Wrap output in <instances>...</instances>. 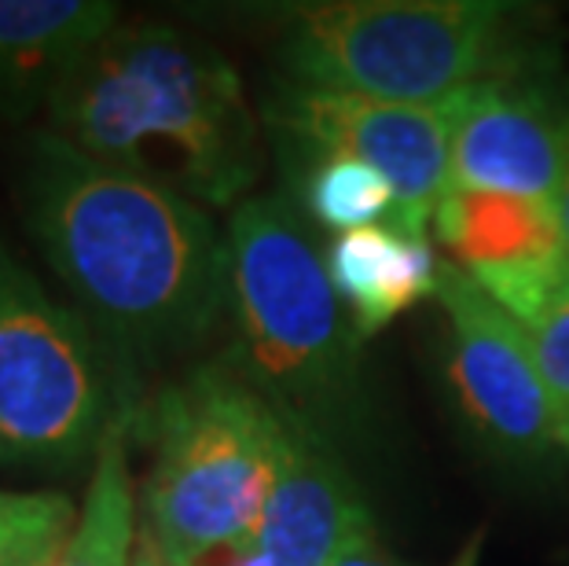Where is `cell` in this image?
<instances>
[{
	"label": "cell",
	"instance_id": "cell-1",
	"mask_svg": "<svg viewBox=\"0 0 569 566\" xmlns=\"http://www.w3.org/2000/svg\"><path fill=\"white\" fill-rule=\"evenodd\" d=\"M16 207L122 365L191 354L228 312V236L210 210L89 159L52 129L22 140Z\"/></svg>",
	"mask_w": 569,
	"mask_h": 566
},
{
	"label": "cell",
	"instance_id": "cell-2",
	"mask_svg": "<svg viewBox=\"0 0 569 566\" xmlns=\"http://www.w3.org/2000/svg\"><path fill=\"white\" fill-rule=\"evenodd\" d=\"M48 129L206 210L239 207L261 177V132L239 70L169 22H118L59 86Z\"/></svg>",
	"mask_w": 569,
	"mask_h": 566
},
{
	"label": "cell",
	"instance_id": "cell-3",
	"mask_svg": "<svg viewBox=\"0 0 569 566\" xmlns=\"http://www.w3.org/2000/svg\"><path fill=\"white\" fill-rule=\"evenodd\" d=\"M228 317L236 324L224 360L290 427L335 445L360 430V342L327 276L298 202L250 196L228 221Z\"/></svg>",
	"mask_w": 569,
	"mask_h": 566
},
{
	"label": "cell",
	"instance_id": "cell-4",
	"mask_svg": "<svg viewBox=\"0 0 569 566\" xmlns=\"http://www.w3.org/2000/svg\"><path fill=\"white\" fill-rule=\"evenodd\" d=\"M140 427L151 438L143 529L166 566H210L258 537L290 427L228 360L162 387Z\"/></svg>",
	"mask_w": 569,
	"mask_h": 566
},
{
	"label": "cell",
	"instance_id": "cell-5",
	"mask_svg": "<svg viewBox=\"0 0 569 566\" xmlns=\"http://www.w3.org/2000/svg\"><path fill=\"white\" fill-rule=\"evenodd\" d=\"M515 8L492 0H327L280 19L287 81L390 103H441L518 56Z\"/></svg>",
	"mask_w": 569,
	"mask_h": 566
},
{
	"label": "cell",
	"instance_id": "cell-6",
	"mask_svg": "<svg viewBox=\"0 0 569 566\" xmlns=\"http://www.w3.org/2000/svg\"><path fill=\"white\" fill-rule=\"evenodd\" d=\"M118 408L92 324L0 244V460L81 464Z\"/></svg>",
	"mask_w": 569,
	"mask_h": 566
},
{
	"label": "cell",
	"instance_id": "cell-7",
	"mask_svg": "<svg viewBox=\"0 0 569 566\" xmlns=\"http://www.w3.org/2000/svg\"><path fill=\"white\" fill-rule=\"evenodd\" d=\"M463 92L441 103H390L283 78L264 100V122L283 140L287 159L338 155L386 173L397 191L393 228L427 239L433 214L448 196Z\"/></svg>",
	"mask_w": 569,
	"mask_h": 566
},
{
	"label": "cell",
	"instance_id": "cell-8",
	"mask_svg": "<svg viewBox=\"0 0 569 566\" xmlns=\"http://www.w3.org/2000/svg\"><path fill=\"white\" fill-rule=\"evenodd\" d=\"M445 379L456 419L478 449L518 471H540L562 449L559 408L529 335L459 265H441Z\"/></svg>",
	"mask_w": 569,
	"mask_h": 566
},
{
	"label": "cell",
	"instance_id": "cell-9",
	"mask_svg": "<svg viewBox=\"0 0 569 566\" xmlns=\"http://www.w3.org/2000/svg\"><path fill=\"white\" fill-rule=\"evenodd\" d=\"M569 155V78L540 41L463 92L448 188L555 202Z\"/></svg>",
	"mask_w": 569,
	"mask_h": 566
},
{
	"label": "cell",
	"instance_id": "cell-10",
	"mask_svg": "<svg viewBox=\"0 0 569 566\" xmlns=\"http://www.w3.org/2000/svg\"><path fill=\"white\" fill-rule=\"evenodd\" d=\"M430 228L452 265L526 331L569 287L555 202L448 188Z\"/></svg>",
	"mask_w": 569,
	"mask_h": 566
},
{
	"label": "cell",
	"instance_id": "cell-11",
	"mask_svg": "<svg viewBox=\"0 0 569 566\" xmlns=\"http://www.w3.org/2000/svg\"><path fill=\"white\" fill-rule=\"evenodd\" d=\"M365 537H375L371 508L357 478L335 456V445L290 427L253 540L276 566H331Z\"/></svg>",
	"mask_w": 569,
	"mask_h": 566
},
{
	"label": "cell",
	"instance_id": "cell-12",
	"mask_svg": "<svg viewBox=\"0 0 569 566\" xmlns=\"http://www.w3.org/2000/svg\"><path fill=\"white\" fill-rule=\"evenodd\" d=\"M122 16L107 0H0V126L48 111Z\"/></svg>",
	"mask_w": 569,
	"mask_h": 566
},
{
	"label": "cell",
	"instance_id": "cell-13",
	"mask_svg": "<svg viewBox=\"0 0 569 566\" xmlns=\"http://www.w3.org/2000/svg\"><path fill=\"white\" fill-rule=\"evenodd\" d=\"M323 261L360 342L441 287V261L427 239H411L393 225L357 228L331 239Z\"/></svg>",
	"mask_w": 569,
	"mask_h": 566
},
{
	"label": "cell",
	"instance_id": "cell-14",
	"mask_svg": "<svg viewBox=\"0 0 569 566\" xmlns=\"http://www.w3.org/2000/svg\"><path fill=\"white\" fill-rule=\"evenodd\" d=\"M137 405L118 397V408L92 453V478L74 529L44 566H132L140 540L137 489L129 467V435L137 427Z\"/></svg>",
	"mask_w": 569,
	"mask_h": 566
},
{
	"label": "cell",
	"instance_id": "cell-15",
	"mask_svg": "<svg viewBox=\"0 0 569 566\" xmlns=\"http://www.w3.org/2000/svg\"><path fill=\"white\" fill-rule=\"evenodd\" d=\"M287 170L298 191V207L338 236L379 225L397 210V191L386 173L357 159H338V155L290 159Z\"/></svg>",
	"mask_w": 569,
	"mask_h": 566
},
{
	"label": "cell",
	"instance_id": "cell-16",
	"mask_svg": "<svg viewBox=\"0 0 569 566\" xmlns=\"http://www.w3.org/2000/svg\"><path fill=\"white\" fill-rule=\"evenodd\" d=\"M59 489H0V566H44L78 523Z\"/></svg>",
	"mask_w": 569,
	"mask_h": 566
},
{
	"label": "cell",
	"instance_id": "cell-17",
	"mask_svg": "<svg viewBox=\"0 0 569 566\" xmlns=\"http://www.w3.org/2000/svg\"><path fill=\"white\" fill-rule=\"evenodd\" d=\"M532 357L548 390L559 408V427H562V449L569 456V287L543 309V317L526 331Z\"/></svg>",
	"mask_w": 569,
	"mask_h": 566
},
{
	"label": "cell",
	"instance_id": "cell-18",
	"mask_svg": "<svg viewBox=\"0 0 569 566\" xmlns=\"http://www.w3.org/2000/svg\"><path fill=\"white\" fill-rule=\"evenodd\" d=\"M331 566H411V563H405L401 556H393V552H386L379 545V537H365V540H357L346 556H338Z\"/></svg>",
	"mask_w": 569,
	"mask_h": 566
},
{
	"label": "cell",
	"instance_id": "cell-19",
	"mask_svg": "<svg viewBox=\"0 0 569 566\" xmlns=\"http://www.w3.org/2000/svg\"><path fill=\"white\" fill-rule=\"evenodd\" d=\"M213 566H276V563L258 540H247V545H236V548H228L224 556H217Z\"/></svg>",
	"mask_w": 569,
	"mask_h": 566
},
{
	"label": "cell",
	"instance_id": "cell-20",
	"mask_svg": "<svg viewBox=\"0 0 569 566\" xmlns=\"http://www.w3.org/2000/svg\"><path fill=\"white\" fill-rule=\"evenodd\" d=\"M132 566H166L159 545L151 540V534L143 529V523H140V540H137V556H132Z\"/></svg>",
	"mask_w": 569,
	"mask_h": 566
},
{
	"label": "cell",
	"instance_id": "cell-21",
	"mask_svg": "<svg viewBox=\"0 0 569 566\" xmlns=\"http://www.w3.org/2000/svg\"><path fill=\"white\" fill-rule=\"evenodd\" d=\"M559 225H562L566 269H569V155H566V177H562V188H559Z\"/></svg>",
	"mask_w": 569,
	"mask_h": 566
},
{
	"label": "cell",
	"instance_id": "cell-22",
	"mask_svg": "<svg viewBox=\"0 0 569 566\" xmlns=\"http://www.w3.org/2000/svg\"><path fill=\"white\" fill-rule=\"evenodd\" d=\"M478 556H481V534L470 537V545L459 552V559L452 566H478Z\"/></svg>",
	"mask_w": 569,
	"mask_h": 566
}]
</instances>
